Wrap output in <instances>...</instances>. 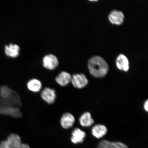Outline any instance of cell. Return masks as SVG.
<instances>
[{"instance_id": "2e32d148", "label": "cell", "mask_w": 148, "mask_h": 148, "mask_svg": "<svg viewBox=\"0 0 148 148\" xmlns=\"http://www.w3.org/2000/svg\"><path fill=\"white\" fill-rule=\"evenodd\" d=\"M143 107L144 110L147 112H148V101L147 99L144 102Z\"/></svg>"}, {"instance_id": "e0dca14e", "label": "cell", "mask_w": 148, "mask_h": 148, "mask_svg": "<svg viewBox=\"0 0 148 148\" xmlns=\"http://www.w3.org/2000/svg\"><path fill=\"white\" fill-rule=\"evenodd\" d=\"M19 148H30L29 146L27 144L22 143Z\"/></svg>"}, {"instance_id": "30bf717a", "label": "cell", "mask_w": 148, "mask_h": 148, "mask_svg": "<svg viewBox=\"0 0 148 148\" xmlns=\"http://www.w3.org/2000/svg\"><path fill=\"white\" fill-rule=\"evenodd\" d=\"M116 67L120 71L127 72L129 69V62L125 55L120 54L116 58Z\"/></svg>"}, {"instance_id": "3957f363", "label": "cell", "mask_w": 148, "mask_h": 148, "mask_svg": "<svg viewBox=\"0 0 148 148\" xmlns=\"http://www.w3.org/2000/svg\"><path fill=\"white\" fill-rule=\"evenodd\" d=\"M40 97L44 101L49 105H52L56 101L57 94L54 88L46 87L40 91Z\"/></svg>"}, {"instance_id": "5b68a950", "label": "cell", "mask_w": 148, "mask_h": 148, "mask_svg": "<svg viewBox=\"0 0 148 148\" xmlns=\"http://www.w3.org/2000/svg\"><path fill=\"white\" fill-rule=\"evenodd\" d=\"M74 87L82 89L87 86L88 81L86 75L83 73H77L72 76L71 82Z\"/></svg>"}, {"instance_id": "6da1fadb", "label": "cell", "mask_w": 148, "mask_h": 148, "mask_svg": "<svg viewBox=\"0 0 148 148\" xmlns=\"http://www.w3.org/2000/svg\"><path fill=\"white\" fill-rule=\"evenodd\" d=\"M88 66L91 75L97 78H102L107 75L109 71V66L102 57L94 56L88 60Z\"/></svg>"}, {"instance_id": "7a4b0ae2", "label": "cell", "mask_w": 148, "mask_h": 148, "mask_svg": "<svg viewBox=\"0 0 148 148\" xmlns=\"http://www.w3.org/2000/svg\"><path fill=\"white\" fill-rule=\"evenodd\" d=\"M22 143L21 137L15 133H12L7 139L0 143V148H19Z\"/></svg>"}, {"instance_id": "9c48e42d", "label": "cell", "mask_w": 148, "mask_h": 148, "mask_svg": "<svg viewBox=\"0 0 148 148\" xmlns=\"http://www.w3.org/2000/svg\"><path fill=\"white\" fill-rule=\"evenodd\" d=\"M26 86L29 91L36 93L41 91L43 85L40 79L34 78L31 79L27 81Z\"/></svg>"}, {"instance_id": "5bb4252c", "label": "cell", "mask_w": 148, "mask_h": 148, "mask_svg": "<svg viewBox=\"0 0 148 148\" xmlns=\"http://www.w3.org/2000/svg\"><path fill=\"white\" fill-rule=\"evenodd\" d=\"M107 132V128L106 126L102 124H97L92 127V135L95 138H100L105 136Z\"/></svg>"}, {"instance_id": "8992f818", "label": "cell", "mask_w": 148, "mask_h": 148, "mask_svg": "<svg viewBox=\"0 0 148 148\" xmlns=\"http://www.w3.org/2000/svg\"><path fill=\"white\" fill-rule=\"evenodd\" d=\"M75 116L69 112H65L63 114L60 120V126L64 129L71 128L75 124Z\"/></svg>"}, {"instance_id": "ba28073f", "label": "cell", "mask_w": 148, "mask_h": 148, "mask_svg": "<svg viewBox=\"0 0 148 148\" xmlns=\"http://www.w3.org/2000/svg\"><path fill=\"white\" fill-rule=\"evenodd\" d=\"M108 18L109 21L113 25H120L123 23L125 16L121 11L113 10L109 14Z\"/></svg>"}, {"instance_id": "9a60e30c", "label": "cell", "mask_w": 148, "mask_h": 148, "mask_svg": "<svg viewBox=\"0 0 148 148\" xmlns=\"http://www.w3.org/2000/svg\"><path fill=\"white\" fill-rule=\"evenodd\" d=\"M79 122L80 125L84 127H90L94 123V120L92 119L91 114L89 112L83 113L79 118Z\"/></svg>"}, {"instance_id": "8fae6325", "label": "cell", "mask_w": 148, "mask_h": 148, "mask_svg": "<svg viewBox=\"0 0 148 148\" xmlns=\"http://www.w3.org/2000/svg\"><path fill=\"white\" fill-rule=\"evenodd\" d=\"M86 133L79 128H75L71 133V141L74 144L82 143L86 137Z\"/></svg>"}, {"instance_id": "52a82bcc", "label": "cell", "mask_w": 148, "mask_h": 148, "mask_svg": "<svg viewBox=\"0 0 148 148\" xmlns=\"http://www.w3.org/2000/svg\"><path fill=\"white\" fill-rule=\"evenodd\" d=\"M72 75L68 72L62 71L56 77V82L60 86L64 87L71 82Z\"/></svg>"}, {"instance_id": "7c38bea8", "label": "cell", "mask_w": 148, "mask_h": 148, "mask_svg": "<svg viewBox=\"0 0 148 148\" xmlns=\"http://www.w3.org/2000/svg\"><path fill=\"white\" fill-rule=\"evenodd\" d=\"M20 47L17 44L10 43L5 46L4 51L5 55L11 58H16L20 54Z\"/></svg>"}, {"instance_id": "4fadbf2b", "label": "cell", "mask_w": 148, "mask_h": 148, "mask_svg": "<svg viewBox=\"0 0 148 148\" xmlns=\"http://www.w3.org/2000/svg\"><path fill=\"white\" fill-rule=\"evenodd\" d=\"M97 148H128L125 144L120 142H111L102 140L98 144Z\"/></svg>"}, {"instance_id": "277c9868", "label": "cell", "mask_w": 148, "mask_h": 148, "mask_svg": "<svg viewBox=\"0 0 148 148\" xmlns=\"http://www.w3.org/2000/svg\"><path fill=\"white\" fill-rule=\"evenodd\" d=\"M59 64L58 58L52 53L46 55L42 59V66L48 70H51L55 69Z\"/></svg>"}]
</instances>
